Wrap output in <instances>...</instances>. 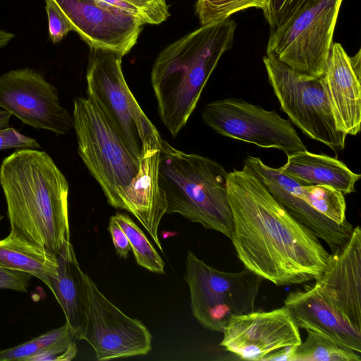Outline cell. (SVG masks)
I'll list each match as a JSON object with an SVG mask.
<instances>
[{"mask_svg":"<svg viewBox=\"0 0 361 361\" xmlns=\"http://www.w3.org/2000/svg\"><path fill=\"white\" fill-rule=\"evenodd\" d=\"M231 240L244 267L276 286L317 280L330 254L249 169L228 172Z\"/></svg>","mask_w":361,"mask_h":361,"instance_id":"6da1fadb","label":"cell"},{"mask_svg":"<svg viewBox=\"0 0 361 361\" xmlns=\"http://www.w3.org/2000/svg\"><path fill=\"white\" fill-rule=\"evenodd\" d=\"M0 185L11 232L58 255L70 242L68 182L44 151L23 148L4 158Z\"/></svg>","mask_w":361,"mask_h":361,"instance_id":"7a4b0ae2","label":"cell"},{"mask_svg":"<svg viewBox=\"0 0 361 361\" xmlns=\"http://www.w3.org/2000/svg\"><path fill=\"white\" fill-rule=\"evenodd\" d=\"M230 18L201 25L165 47L151 72L160 118L173 137L185 126L223 54L231 48Z\"/></svg>","mask_w":361,"mask_h":361,"instance_id":"3957f363","label":"cell"},{"mask_svg":"<svg viewBox=\"0 0 361 361\" xmlns=\"http://www.w3.org/2000/svg\"><path fill=\"white\" fill-rule=\"evenodd\" d=\"M228 172L208 157L186 153L162 140L159 183L169 214H178L231 238L233 214L227 191Z\"/></svg>","mask_w":361,"mask_h":361,"instance_id":"277c9868","label":"cell"},{"mask_svg":"<svg viewBox=\"0 0 361 361\" xmlns=\"http://www.w3.org/2000/svg\"><path fill=\"white\" fill-rule=\"evenodd\" d=\"M87 94L130 153L138 161L159 150L162 139L130 91L122 71V56L90 48Z\"/></svg>","mask_w":361,"mask_h":361,"instance_id":"5b68a950","label":"cell"},{"mask_svg":"<svg viewBox=\"0 0 361 361\" xmlns=\"http://www.w3.org/2000/svg\"><path fill=\"white\" fill-rule=\"evenodd\" d=\"M78 152L108 203L121 209L120 197L137 176L140 161L127 149L89 97L73 101Z\"/></svg>","mask_w":361,"mask_h":361,"instance_id":"8992f818","label":"cell"},{"mask_svg":"<svg viewBox=\"0 0 361 361\" xmlns=\"http://www.w3.org/2000/svg\"><path fill=\"white\" fill-rule=\"evenodd\" d=\"M342 1L315 0L271 30L267 55L274 56L302 79L322 76Z\"/></svg>","mask_w":361,"mask_h":361,"instance_id":"52a82bcc","label":"cell"},{"mask_svg":"<svg viewBox=\"0 0 361 361\" xmlns=\"http://www.w3.org/2000/svg\"><path fill=\"white\" fill-rule=\"evenodd\" d=\"M185 279L194 317L204 328L223 332L231 319L255 310L263 278L244 269L218 270L188 250Z\"/></svg>","mask_w":361,"mask_h":361,"instance_id":"ba28073f","label":"cell"},{"mask_svg":"<svg viewBox=\"0 0 361 361\" xmlns=\"http://www.w3.org/2000/svg\"><path fill=\"white\" fill-rule=\"evenodd\" d=\"M263 62L274 94L291 122L310 138L334 151L343 150L347 135L336 126L323 75L302 79L271 55L264 56Z\"/></svg>","mask_w":361,"mask_h":361,"instance_id":"9c48e42d","label":"cell"},{"mask_svg":"<svg viewBox=\"0 0 361 361\" xmlns=\"http://www.w3.org/2000/svg\"><path fill=\"white\" fill-rule=\"evenodd\" d=\"M203 121L216 133L263 148H275L288 154L307 149L291 122L274 110L238 98L207 104Z\"/></svg>","mask_w":361,"mask_h":361,"instance_id":"30bf717a","label":"cell"},{"mask_svg":"<svg viewBox=\"0 0 361 361\" xmlns=\"http://www.w3.org/2000/svg\"><path fill=\"white\" fill-rule=\"evenodd\" d=\"M220 345L248 360L293 361L302 343L299 327L285 305L235 316L224 328Z\"/></svg>","mask_w":361,"mask_h":361,"instance_id":"8fae6325","label":"cell"},{"mask_svg":"<svg viewBox=\"0 0 361 361\" xmlns=\"http://www.w3.org/2000/svg\"><path fill=\"white\" fill-rule=\"evenodd\" d=\"M88 311L82 340L95 352L97 360L147 355L152 334L144 324L113 304L86 274Z\"/></svg>","mask_w":361,"mask_h":361,"instance_id":"7c38bea8","label":"cell"},{"mask_svg":"<svg viewBox=\"0 0 361 361\" xmlns=\"http://www.w3.org/2000/svg\"><path fill=\"white\" fill-rule=\"evenodd\" d=\"M0 107L36 129L66 135L73 116L60 103L57 89L32 68L11 70L0 76Z\"/></svg>","mask_w":361,"mask_h":361,"instance_id":"4fadbf2b","label":"cell"},{"mask_svg":"<svg viewBox=\"0 0 361 361\" xmlns=\"http://www.w3.org/2000/svg\"><path fill=\"white\" fill-rule=\"evenodd\" d=\"M71 27L90 48L122 56L136 44L143 24L94 0H51Z\"/></svg>","mask_w":361,"mask_h":361,"instance_id":"5bb4252c","label":"cell"},{"mask_svg":"<svg viewBox=\"0 0 361 361\" xmlns=\"http://www.w3.org/2000/svg\"><path fill=\"white\" fill-rule=\"evenodd\" d=\"M244 166L262 180L272 196L295 219L327 243L331 252L348 242L353 229L352 224H336L310 207L295 194L298 183L295 179L252 156L244 159Z\"/></svg>","mask_w":361,"mask_h":361,"instance_id":"9a60e30c","label":"cell"},{"mask_svg":"<svg viewBox=\"0 0 361 361\" xmlns=\"http://www.w3.org/2000/svg\"><path fill=\"white\" fill-rule=\"evenodd\" d=\"M360 54L350 56L340 43H333L322 75L336 126L347 135L360 131Z\"/></svg>","mask_w":361,"mask_h":361,"instance_id":"2e32d148","label":"cell"},{"mask_svg":"<svg viewBox=\"0 0 361 361\" xmlns=\"http://www.w3.org/2000/svg\"><path fill=\"white\" fill-rule=\"evenodd\" d=\"M326 298L356 329L361 330V230L353 228L348 242L332 252L315 280Z\"/></svg>","mask_w":361,"mask_h":361,"instance_id":"e0dca14e","label":"cell"},{"mask_svg":"<svg viewBox=\"0 0 361 361\" xmlns=\"http://www.w3.org/2000/svg\"><path fill=\"white\" fill-rule=\"evenodd\" d=\"M284 305L299 328L320 333L361 353V330L349 322L315 283L288 293Z\"/></svg>","mask_w":361,"mask_h":361,"instance_id":"ac0fdd59","label":"cell"},{"mask_svg":"<svg viewBox=\"0 0 361 361\" xmlns=\"http://www.w3.org/2000/svg\"><path fill=\"white\" fill-rule=\"evenodd\" d=\"M159 150L150 153L140 161L139 171L120 197L121 209L133 214L144 226L162 252L158 228L167 204L159 183Z\"/></svg>","mask_w":361,"mask_h":361,"instance_id":"d6986e66","label":"cell"},{"mask_svg":"<svg viewBox=\"0 0 361 361\" xmlns=\"http://www.w3.org/2000/svg\"><path fill=\"white\" fill-rule=\"evenodd\" d=\"M58 274L48 288L61 306L73 338L82 340L88 311L86 274L77 260L72 244L67 242L57 255Z\"/></svg>","mask_w":361,"mask_h":361,"instance_id":"ffe728a7","label":"cell"},{"mask_svg":"<svg viewBox=\"0 0 361 361\" xmlns=\"http://www.w3.org/2000/svg\"><path fill=\"white\" fill-rule=\"evenodd\" d=\"M278 169L301 185H329L344 195L355 192V183L361 178L337 158L307 149L287 154L286 162Z\"/></svg>","mask_w":361,"mask_h":361,"instance_id":"44dd1931","label":"cell"},{"mask_svg":"<svg viewBox=\"0 0 361 361\" xmlns=\"http://www.w3.org/2000/svg\"><path fill=\"white\" fill-rule=\"evenodd\" d=\"M0 265L27 273L47 286L51 278L56 277L58 274L56 255L11 231L0 240Z\"/></svg>","mask_w":361,"mask_h":361,"instance_id":"7402d4cb","label":"cell"},{"mask_svg":"<svg viewBox=\"0 0 361 361\" xmlns=\"http://www.w3.org/2000/svg\"><path fill=\"white\" fill-rule=\"evenodd\" d=\"M306 331L307 338L296 347L293 361L361 360V353L320 333Z\"/></svg>","mask_w":361,"mask_h":361,"instance_id":"603a6c76","label":"cell"},{"mask_svg":"<svg viewBox=\"0 0 361 361\" xmlns=\"http://www.w3.org/2000/svg\"><path fill=\"white\" fill-rule=\"evenodd\" d=\"M295 192L310 207L322 216L338 224H350L345 216L344 195L333 187L324 185H295Z\"/></svg>","mask_w":361,"mask_h":361,"instance_id":"cb8c5ba5","label":"cell"},{"mask_svg":"<svg viewBox=\"0 0 361 361\" xmlns=\"http://www.w3.org/2000/svg\"><path fill=\"white\" fill-rule=\"evenodd\" d=\"M111 217L126 234L138 265L149 271L164 274V262L142 230L127 214L116 212Z\"/></svg>","mask_w":361,"mask_h":361,"instance_id":"d4e9b609","label":"cell"},{"mask_svg":"<svg viewBox=\"0 0 361 361\" xmlns=\"http://www.w3.org/2000/svg\"><path fill=\"white\" fill-rule=\"evenodd\" d=\"M120 13L134 18L143 25H159L170 16L166 0H94Z\"/></svg>","mask_w":361,"mask_h":361,"instance_id":"484cf974","label":"cell"},{"mask_svg":"<svg viewBox=\"0 0 361 361\" xmlns=\"http://www.w3.org/2000/svg\"><path fill=\"white\" fill-rule=\"evenodd\" d=\"M269 0H197L195 11L201 25L222 21L238 11L257 8L264 13Z\"/></svg>","mask_w":361,"mask_h":361,"instance_id":"4316f807","label":"cell"},{"mask_svg":"<svg viewBox=\"0 0 361 361\" xmlns=\"http://www.w3.org/2000/svg\"><path fill=\"white\" fill-rule=\"evenodd\" d=\"M71 334L68 325L49 331L17 346L0 350V361H27L57 341ZM72 335V334H71Z\"/></svg>","mask_w":361,"mask_h":361,"instance_id":"83f0119b","label":"cell"},{"mask_svg":"<svg viewBox=\"0 0 361 361\" xmlns=\"http://www.w3.org/2000/svg\"><path fill=\"white\" fill-rule=\"evenodd\" d=\"M314 1L315 0H269L264 14L271 30H273Z\"/></svg>","mask_w":361,"mask_h":361,"instance_id":"f1b7e54d","label":"cell"},{"mask_svg":"<svg viewBox=\"0 0 361 361\" xmlns=\"http://www.w3.org/2000/svg\"><path fill=\"white\" fill-rule=\"evenodd\" d=\"M75 341L71 334L67 336L31 357L27 361L71 360L77 354Z\"/></svg>","mask_w":361,"mask_h":361,"instance_id":"f546056e","label":"cell"},{"mask_svg":"<svg viewBox=\"0 0 361 361\" xmlns=\"http://www.w3.org/2000/svg\"><path fill=\"white\" fill-rule=\"evenodd\" d=\"M44 1L48 18L49 38L53 43H59L72 31L71 27L51 0Z\"/></svg>","mask_w":361,"mask_h":361,"instance_id":"4dcf8cb0","label":"cell"},{"mask_svg":"<svg viewBox=\"0 0 361 361\" xmlns=\"http://www.w3.org/2000/svg\"><path fill=\"white\" fill-rule=\"evenodd\" d=\"M40 147L37 140L26 136L13 128L0 130V150L7 149H23Z\"/></svg>","mask_w":361,"mask_h":361,"instance_id":"1f68e13d","label":"cell"},{"mask_svg":"<svg viewBox=\"0 0 361 361\" xmlns=\"http://www.w3.org/2000/svg\"><path fill=\"white\" fill-rule=\"evenodd\" d=\"M31 276L0 265V289L26 292Z\"/></svg>","mask_w":361,"mask_h":361,"instance_id":"d6a6232c","label":"cell"},{"mask_svg":"<svg viewBox=\"0 0 361 361\" xmlns=\"http://www.w3.org/2000/svg\"><path fill=\"white\" fill-rule=\"evenodd\" d=\"M108 230L111 233L116 254L121 258L127 259L131 250L130 242L123 230L111 216L109 219Z\"/></svg>","mask_w":361,"mask_h":361,"instance_id":"836d02e7","label":"cell"},{"mask_svg":"<svg viewBox=\"0 0 361 361\" xmlns=\"http://www.w3.org/2000/svg\"><path fill=\"white\" fill-rule=\"evenodd\" d=\"M12 114L5 110L0 109V130L9 127V120Z\"/></svg>","mask_w":361,"mask_h":361,"instance_id":"e575fe53","label":"cell"},{"mask_svg":"<svg viewBox=\"0 0 361 361\" xmlns=\"http://www.w3.org/2000/svg\"><path fill=\"white\" fill-rule=\"evenodd\" d=\"M14 37V34L0 30V49L6 47Z\"/></svg>","mask_w":361,"mask_h":361,"instance_id":"d590c367","label":"cell"},{"mask_svg":"<svg viewBox=\"0 0 361 361\" xmlns=\"http://www.w3.org/2000/svg\"><path fill=\"white\" fill-rule=\"evenodd\" d=\"M3 218H4V216H1V215H0V222H1V221L3 219Z\"/></svg>","mask_w":361,"mask_h":361,"instance_id":"8d00e7d4","label":"cell"}]
</instances>
